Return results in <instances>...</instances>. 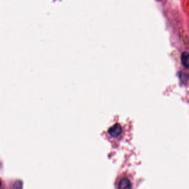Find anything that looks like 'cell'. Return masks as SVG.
Returning <instances> with one entry per match:
<instances>
[{"label": "cell", "instance_id": "cell-4", "mask_svg": "<svg viewBox=\"0 0 189 189\" xmlns=\"http://www.w3.org/2000/svg\"><path fill=\"white\" fill-rule=\"evenodd\" d=\"M179 75H178V77L180 78V80L181 81V82L183 83H185L186 82L188 81V75L183 72H179L178 73Z\"/></svg>", "mask_w": 189, "mask_h": 189}, {"label": "cell", "instance_id": "cell-3", "mask_svg": "<svg viewBox=\"0 0 189 189\" xmlns=\"http://www.w3.org/2000/svg\"><path fill=\"white\" fill-rule=\"evenodd\" d=\"M189 53L188 52L185 51L183 52V53L181 54V60L182 64L183 66V67L186 68H188L189 66Z\"/></svg>", "mask_w": 189, "mask_h": 189}, {"label": "cell", "instance_id": "cell-6", "mask_svg": "<svg viewBox=\"0 0 189 189\" xmlns=\"http://www.w3.org/2000/svg\"><path fill=\"white\" fill-rule=\"evenodd\" d=\"M1 181H0V187H1Z\"/></svg>", "mask_w": 189, "mask_h": 189}, {"label": "cell", "instance_id": "cell-1", "mask_svg": "<svg viewBox=\"0 0 189 189\" xmlns=\"http://www.w3.org/2000/svg\"><path fill=\"white\" fill-rule=\"evenodd\" d=\"M108 134L112 137H117L122 132V128L119 124H116L108 130Z\"/></svg>", "mask_w": 189, "mask_h": 189}, {"label": "cell", "instance_id": "cell-2", "mask_svg": "<svg viewBox=\"0 0 189 189\" xmlns=\"http://www.w3.org/2000/svg\"><path fill=\"white\" fill-rule=\"evenodd\" d=\"M132 183L131 182L126 178L120 180L118 184V189H131Z\"/></svg>", "mask_w": 189, "mask_h": 189}, {"label": "cell", "instance_id": "cell-5", "mask_svg": "<svg viewBox=\"0 0 189 189\" xmlns=\"http://www.w3.org/2000/svg\"><path fill=\"white\" fill-rule=\"evenodd\" d=\"M15 188L16 189H21L22 188V183L21 181H18L15 183Z\"/></svg>", "mask_w": 189, "mask_h": 189}]
</instances>
